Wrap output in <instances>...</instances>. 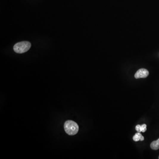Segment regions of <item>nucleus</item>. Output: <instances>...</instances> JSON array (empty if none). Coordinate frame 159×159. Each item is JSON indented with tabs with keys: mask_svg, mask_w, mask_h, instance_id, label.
Masks as SVG:
<instances>
[{
	"mask_svg": "<svg viewBox=\"0 0 159 159\" xmlns=\"http://www.w3.org/2000/svg\"><path fill=\"white\" fill-rule=\"evenodd\" d=\"M64 129L68 134L73 136L78 132L79 127L76 122L73 121L68 120L65 123Z\"/></svg>",
	"mask_w": 159,
	"mask_h": 159,
	"instance_id": "1",
	"label": "nucleus"
},
{
	"mask_svg": "<svg viewBox=\"0 0 159 159\" xmlns=\"http://www.w3.org/2000/svg\"><path fill=\"white\" fill-rule=\"evenodd\" d=\"M31 47V44L27 41H23L17 43L14 46V51L18 54H23L27 52Z\"/></svg>",
	"mask_w": 159,
	"mask_h": 159,
	"instance_id": "2",
	"label": "nucleus"
},
{
	"mask_svg": "<svg viewBox=\"0 0 159 159\" xmlns=\"http://www.w3.org/2000/svg\"><path fill=\"white\" fill-rule=\"evenodd\" d=\"M149 75L148 70L145 68H141L137 71L135 74L134 77L136 79L139 78H145L147 77Z\"/></svg>",
	"mask_w": 159,
	"mask_h": 159,
	"instance_id": "3",
	"label": "nucleus"
},
{
	"mask_svg": "<svg viewBox=\"0 0 159 159\" xmlns=\"http://www.w3.org/2000/svg\"><path fill=\"white\" fill-rule=\"evenodd\" d=\"M146 124H144L142 125H138L136 126V130H137L138 132H145L147 130V128H146Z\"/></svg>",
	"mask_w": 159,
	"mask_h": 159,
	"instance_id": "4",
	"label": "nucleus"
},
{
	"mask_svg": "<svg viewBox=\"0 0 159 159\" xmlns=\"http://www.w3.org/2000/svg\"><path fill=\"white\" fill-rule=\"evenodd\" d=\"M132 138H133V141H143L144 140V137L139 132L136 133L133 136Z\"/></svg>",
	"mask_w": 159,
	"mask_h": 159,
	"instance_id": "5",
	"label": "nucleus"
},
{
	"mask_svg": "<svg viewBox=\"0 0 159 159\" xmlns=\"http://www.w3.org/2000/svg\"><path fill=\"white\" fill-rule=\"evenodd\" d=\"M150 147L152 149L154 150L158 149H159V138L157 141H153V142H152L150 145Z\"/></svg>",
	"mask_w": 159,
	"mask_h": 159,
	"instance_id": "6",
	"label": "nucleus"
},
{
	"mask_svg": "<svg viewBox=\"0 0 159 159\" xmlns=\"http://www.w3.org/2000/svg\"></svg>",
	"mask_w": 159,
	"mask_h": 159,
	"instance_id": "7",
	"label": "nucleus"
}]
</instances>
